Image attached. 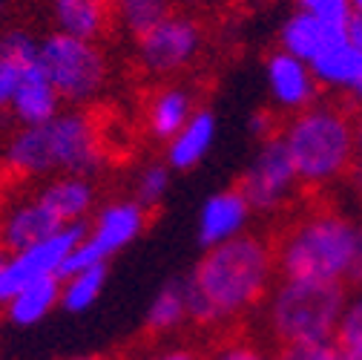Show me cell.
I'll return each instance as SVG.
<instances>
[{
  "label": "cell",
  "instance_id": "obj_31",
  "mask_svg": "<svg viewBox=\"0 0 362 360\" xmlns=\"http://www.w3.org/2000/svg\"><path fill=\"white\" fill-rule=\"evenodd\" d=\"M247 130H250V136H253L259 145L267 142V139H274V136H279V133H276V118H274V113H270V110H256V113H250Z\"/></svg>",
  "mask_w": 362,
  "mask_h": 360
},
{
  "label": "cell",
  "instance_id": "obj_24",
  "mask_svg": "<svg viewBox=\"0 0 362 360\" xmlns=\"http://www.w3.org/2000/svg\"><path fill=\"white\" fill-rule=\"evenodd\" d=\"M104 286H107V265H93V268H83V271H75L64 277L61 305L69 314H81L98 303Z\"/></svg>",
  "mask_w": 362,
  "mask_h": 360
},
{
  "label": "cell",
  "instance_id": "obj_29",
  "mask_svg": "<svg viewBox=\"0 0 362 360\" xmlns=\"http://www.w3.org/2000/svg\"><path fill=\"white\" fill-rule=\"evenodd\" d=\"M299 12H308L313 18H322L331 23H348L351 21V4L348 0H296Z\"/></svg>",
  "mask_w": 362,
  "mask_h": 360
},
{
  "label": "cell",
  "instance_id": "obj_37",
  "mask_svg": "<svg viewBox=\"0 0 362 360\" xmlns=\"http://www.w3.org/2000/svg\"><path fill=\"white\" fill-rule=\"evenodd\" d=\"M204 0H170V6H199Z\"/></svg>",
  "mask_w": 362,
  "mask_h": 360
},
{
  "label": "cell",
  "instance_id": "obj_22",
  "mask_svg": "<svg viewBox=\"0 0 362 360\" xmlns=\"http://www.w3.org/2000/svg\"><path fill=\"white\" fill-rule=\"evenodd\" d=\"M61 286L64 280L61 277H49V280H37L32 286H26L23 291H18L6 305V317L9 323L15 326H35L40 323L43 317L61 305Z\"/></svg>",
  "mask_w": 362,
  "mask_h": 360
},
{
  "label": "cell",
  "instance_id": "obj_27",
  "mask_svg": "<svg viewBox=\"0 0 362 360\" xmlns=\"http://www.w3.org/2000/svg\"><path fill=\"white\" fill-rule=\"evenodd\" d=\"M270 360H342V349L337 340L305 343V346H279Z\"/></svg>",
  "mask_w": 362,
  "mask_h": 360
},
{
  "label": "cell",
  "instance_id": "obj_13",
  "mask_svg": "<svg viewBox=\"0 0 362 360\" xmlns=\"http://www.w3.org/2000/svg\"><path fill=\"white\" fill-rule=\"evenodd\" d=\"M348 26V23H345ZM342 23H331L322 18H313L308 12H293L285 18L282 29H279V43L282 50L305 64H313L320 55H325L328 50H334L337 43H342L345 35Z\"/></svg>",
  "mask_w": 362,
  "mask_h": 360
},
{
  "label": "cell",
  "instance_id": "obj_36",
  "mask_svg": "<svg viewBox=\"0 0 362 360\" xmlns=\"http://www.w3.org/2000/svg\"><path fill=\"white\" fill-rule=\"evenodd\" d=\"M348 4H351V18L362 21V0H348Z\"/></svg>",
  "mask_w": 362,
  "mask_h": 360
},
{
  "label": "cell",
  "instance_id": "obj_9",
  "mask_svg": "<svg viewBox=\"0 0 362 360\" xmlns=\"http://www.w3.org/2000/svg\"><path fill=\"white\" fill-rule=\"evenodd\" d=\"M236 188L242 191L253 213H276L296 196L302 182L279 136L259 145Z\"/></svg>",
  "mask_w": 362,
  "mask_h": 360
},
{
  "label": "cell",
  "instance_id": "obj_8",
  "mask_svg": "<svg viewBox=\"0 0 362 360\" xmlns=\"http://www.w3.org/2000/svg\"><path fill=\"white\" fill-rule=\"evenodd\" d=\"M204 47V29L190 15H167L156 26H150L144 35L135 38V52L139 64L147 75L167 78L185 72Z\"/></svg>",
  "mask_w": 362,
  "mask_h": 360
},
{
  "label": "cell",
  "instance_id": "obj_1",
  "mask_svg": "<svg viewBox=\"0 0 362 360\" xmlns=\"http://www.w3.org/2000/svg\"><path fill=\"white\" fill-rule=\"evenodd\" d=\"M276 274L274 242L259 234L247 231L224 245L207 248L185 280L190 323L224 326L242 317L267 300Z\"/></svg>",
  "mask_w": 362,
  "mask_h": 360
},
{
  "label": "cell",
  "instance_id": "obj_32",
  "mask_svg": "<svg viewBox=\"0 0 362 360\" xmlns=\"http://www.w3.org/2000/svg\"><path fill=\"white\" fill-rule=\"evenodd\" d=\"M354 191L362 193V116L356 118V150H354V167L348 173Z\"/></svg>",
  "mask_w": 362,
  "mask_h": 360
},
{
  "label": "cell",
  "instance_id": "obj_30",
  "mask_svg": "<svg viewBox=\"0 0 362 360\" xmlns=\"http://www.w3.org/2000/svg\"><path fill=\"white\" fill-rule=\"evenodd\" d=\"M210 360H270V357L250 340H228L210 354Z\"/></svg>",
  "mask_w": 362,
  "mask_h": 360
},
{
  "label": "cell",
  "instance_id": "obj_39",
  "mask_svg": "<svg viewBox=\"0 0 362 360\" xmlns=\"http://www.w3.org/2000/svg\"><path fill=\"white\" fill-rule=\"evenodd\" d=\"M6 257H9V254H6L4 248H0V268H4V262H6Z\"/></svg>",
  "mask_w": 362,
  "mask_h": 360
},
{
  "label": "cell",
  "instance_id": "obj_23",
  "mask_svg": "<svg viewBox=\"0 0 362 360\" xmlns=\"http://www.w3.org/2000/svg\"><path fill=\"white\" fill-rule=\"evenodd\" d=\"M187 320H190V308H187L185 280H173V283L161 286L144 314V326L150 334H167Z\"/></svg>",
  "mask_w": 362,
  "mask_h": 360
},
{
  "label": "cell",
  "instance_id": "obj_33",
  "mask_svg": "<svg viewBox=\"0 0 362 360\" xmlns=\"http://www.w3.org/2000/svg\"><path fill=\"white\" fill-rule=\"evenodd\" d=\"M345 35H348V43H351V47H354L356 52H362V21H359V18H351V21H348Z\"/></svg>",
  "mask_w": 362,
  "mask_h": 360
},
{
  "label": "cell",
  "instance_id": "obj_12",
  "mask_svg": "<svg viewBox=\"0 0 362 360\" xmlns=\"http://www.w3.org/2000/svg\"><path fill=\"white\" fill-rule=\"evenodd\" d=\"M250 219H253V208L247 205V199L242 196L239 188H224V191L210 193L202 202L199 216H196L199 245L207 251V248L224 245V242L247 234Z\"/></svg>",
  "mask_w": 362,
  "mask_h": 360
},
{
  "label": "cell",
  "instance_id": "obj_19",
  "mask_svg": "<svg viewBox=\"0 0 362 360\" xmlns=\"http://www.w3.org/2000/svg\"><path fill=\"white\" fill-rule=\"evenodd\" d=\"M216 145V116L210 110H196L193 118L181 127L175 139L167 142V167L170 170H193L202 164Z\"/></svg>",
  "mask_w": 362,
  "mask_h": 360
},
{
  "label": "cell",
  "instance_id": "obj_28",
  "mask_svg": "<svg viewBox=\"0 0 362 360\" xmlns=\"http://www.w3.org/2000/svg\"><path fill=\"white\" fill-rule=\"evenodd\" d=\"M351 340H362V288L348 294L337 332V343H351Z\"/></svg>",
  "mask_w": 362,
  "mask_h": 360
},
{
  "label": "cell",
  "instance_id": "obj_10",
  "mask_svg": "<svg viewBox=\"0 0 362 360\" xmlns=\"http://www.w3.org/2000/svg\"><path fill=\"white\" fill-rule=\"evenodd\" d=\"M86 225H66L64 231H58L55 237L43 240L37 245H29L18 254H9L4 268H0V303H9L18 291H23L26 286L37 283V280H49V277H61L66 259L72 257L75 245L83 240Z\"/></svg>",
  "mask_w": 362,
  "mask_h": 360
},
{
  "label": "cell",
  "instance_id": "obj_38",
  "mask_svg": "<svg viewBox=\"0 0 362 360\" xmlns=\"http://www.w3.org/2000/svg\"><path fill=\"white\" fill-rule=\"evenodd\" d=\"M66 360H110V357H101V354H81V357H66Z\"/></svg>",
  "mask_w": 362,
  "mask_h": 360
},
{
  "label": "cell",
  "instance_id": "obj_25",
  "mask_svg": "<svg viewBox=\"0 0 362 360\" xmlns=\"http://www.w3.org/2000/svg\"><path fill=\"white\" fill-rule=\"evenodd\" d=\"M112 9L115 21L139 38L170 15V0H112Z\"/></svg>",
  "mask_w": 362,
  "mask_h": 360
},
{
  "label": "cell",
  "instance_id": "obj_18",
  "mask_svg": "<svg viewBox=\"0 0 362 360\" xmlns=\"http://www.w3.org/2000/svg\"><path fill=\"white\" fill-rule=\"evenodd\" d=\"M196 113V99L187 86H178V84H170V86H161L147 99V107H144V127L153 139L158 142H170L175 139L181 127H185Z\"/></svg>",
  "mask_w": 362,
  "mask_h": 360
},
{
  "label": "cell",
  "instance_id": "obj_41",
  "mask_svg": "<svg viewBox=\"0 0 362 360\" xmlns=\"http://www.w3.org/2000/svg\"><path fill=\"white\" fill-rule=\"evenodd\" d=\"M0 6H4V0H0Z\"/></svg>",
  "mask_w": 362,
  "mask_h": 360
},
{
  "label": "cell",
  "instance_id": "obj_6",
  "mask_svg": "<svg viewBox=\"0 0 362 360\" xmlns=\"http://www.w3.org/2000/svg\"><path fill=\"white\" fill-rule=\"evenodd\" d=\"M40 67L58 89L61 101L86 104L101 96L110 78V61L101 43L81 40L64 32H52L40 40Z\"/></svg>",
  "mask_w": 362,
  "mask_h": 360
},
{
  "label": "cell",
  "instance_id": "obj_21",
  "mask_svg": "<svg viewBox=\"0 0 362 360\" xmlns=\"http://www.w3.org/2000/svg\"><path fill=\"white\" fill-rule=\"evenodd\" d=\"M308 67L313 69V78L320 84V89H331V93L351 96L356 84L362 81V52L351 47L348 38Z\"/></svg>",
  "mask_w": 362,
  "mask_h": 360
},
{
  "label": "cell",
  "instance_id": "obj_7",
  "mask_svg": "<svg viewBox=\"0 0 362 360\" xmlns=\"http://www.w3.org/2000/svg\"><path fill=\"white\" fill-rule=\"evenodd\" d=\"M147 222H150V210L141 208L135 199H115L104 205L95 213V222L86 228L83 240L75 245L72 257L66 259L61 280L75 271H83V268L107 265L118 251H124L144 234Z\"/></svg>",
  "mask_w": 362,
  "mask_h": 360
},
{
  "label": "cell",
  "instance_id": "obj_15",
  "mask_svg": "<svg viewBox=\"0 0 362 360\" xmlns=\"http://www.w3.org/2000/svg\"><path fill=\"white\" fill-rule=\"evenodd\" d=\"M55 32L98 43L115 23L112 0H52Z\"/></svg>",
  "mask_w": 362,
  "mask_h": 360
},
{
  "label": "cell",
  "instance_id": "obj_4",
  "mask_svg": "<svg viewBox=\"0 0 362 360\" xmlns=\"http://www.w3.org/2000/svg\"><path fill=\"white\" fill-rule=\"evenodd\" d=\"M279 139L302 188H328L354 167L356 121L345 107L316 101L308 110L288 116Z\"/></svg>",
  "mask_w": 362,
  "mask_h": 360
},
{
  "label": "cell",
  "instance_id": "obj_2",
  "mask_svg": "<svg viewBox=\"0 0 362 360\" xmlns=\"http://www.w3.org/2000/svg\"><path fill=\"white\" fill-rule=\"evenodd\" d=\"M276 271L282 280H310L345 286L359 280L362 225L331 208L293 219L274 242Z\"/></svg>",
  "mask_w": 362,
  "mask_h": 360
},
{
  "label": "cell",
  "instance_id": "obj_20",
  "mask_svg": "<svg viewBox=\"0 0 362 360\" xmlns=\"http://www.w3.org/2000/svg\"><path fill=\"white\" fill-rule=\"evenodd\" d=\"M40 40H35L23 29H9L0 35V110H9L15 89L23 78V72L37 64Z\"/></svg>",
  "mask_w": 362,
  "mask_h": 360
},
{
  "label": "cell",
  "instance_id": "obj_26",
  "mask_svg": "<svg viewBox=\"0 0 362 360\" xmlns=\"http://www.w3.org/2000/svg\"><path fill=\"white\" fill-rule=\"evenodd\" d=\"M167 191H170V167L153 162V164H144L139 170V176H135V193H132V199L139 202L141 208L153 210V208H158L164 202Z\"/></svg>",
  "mask_w": 362,
  "mask_h": 360
},
{
  "label": "cell",
  "instance_id": "obj_17",
  "mask_svg": "<svg viewBox=\"0 0 362 360\" xmlns=\"http://www.w3.org/2000/svg\"><path fill=\"white\" fill-rule=\"evenodd\" d=\"M9 110L23 127L47 124L61 113V96H58V89L52 86V81L47 78V72H43L40 58H37V64H32L23 72Z\"/></svg>",
  "mask_w": 362,
  "mask_h": 360
},
{
  "label": "cell",
  "instance_id": "obj_40",
  "mask_svg": "<svg viewBox=\"0 0 362 360\" xmlns=\"http://www.w3.org/2000/svg\"><path fill=\"white\" fill-rule=\"evenodd\" d=\"M359 280H362V268H359Z\"/></svg>",
  "mask_w": 362,
  "mask_h": 360
},
{
  "label": "cell",
  "instance_id": "obj_5",
  "mask_svg": "<svg viewBox=\"0 0 362 360\" xmlns=\"http://www.w3.org/2000/svg\"><path fill=\"white\" fill-rule=\"evenodd\" d=\"M345 300V286L279 277L264 300V320L279 346L337 340Z\"/></svg>",
  "mask_w": 362,
  "mask_h": 360
},
{
  "label": "cell",
  "instance_id": "obj_11",
  "mask_svg": "<svg viewBox=\"0 0 362 360\" xmlns=\"http://www.w3.org/2000/svg\"><path fill=\"white\" fill-rule=\"evenodd\" d=\"M264 86H267L270 101L276 104V110L288 116L308 110L310 104H316V96H320V84L313 78V69L305 61L288 55L285 50H276L274 55H267Z\"/></svg>",
  "mask_w": 362,
  "mask_h": 360
},
{
  "label": "cell",
  "instance_id": "obj_35",
  "mask_svg": "<svg viewBox=\"0 0 362 360\" xmlns=\"http://www.w3.org/2000/svg\"><path fill=\"white\" fill-rule=\"evenodd\" d=\"M153 360H196V357L190 351H185V349H173V351H164V354H158Z\"/></svg>",
  "mask_w": 362,
  "mask_h": 360
},
{
  "label": "cell",
  "instance_id": "obj_3",
  "mask_svg": "<svg viewBox=\"0 0 362 360\" xmlns=\"http://www.w3.org/2000/svg\"><path fill=\"white\" fill-rule=\"evenodd\" d=\"M4 164L15 176H95L107 164V145L95 118L83 110L58 113L52 121L23 127L9 139Z\"/></svg>",
  "mask_w": 362,
  "mask_h": 360
},
{
  "label": "cell",
  "instance_id": "obj_16",
  "mask_svg": "<svg viewBox=\"0 0 362 360\" xmlns=\"http://www.w3.org/2000/svg\"><path fill=\"white\" fill-rule=\"evenodd\" d=\"M64 228L66 225H61L35 196V199L18 205L4 219V225H0V248H4L6 254H18V251H23L29 245H37L43 240L55 237Z\"/></svg>",
  "mask_w": 362,
  "mask_h": 360
},
{
  "label": "cell",
  "instance_id": "obj_14",
  "mask_svg": "<svg viewBox=\"0 0 362 360\" xmlns=\"http://www.w3.org/2000/svg\"><path fill=\"white\" fill-rule=\"evenodd\" d=\"M37 202L47 208L61 225H81L83 216L93 213L95 185H93V179H86V176L61 173L37 191Z\"/></svg>",
  "mask_w": 362,
  "mask_h": 360
},
{
  "label": "cell",
  "instance_id": "obj_34",
  "mask_svg": "<svg viewBox=\"0 0 362 360\" xmlns=\"http://www.w3.org/2000/svg\"><path fill=\"white\" fill-rule=\"evenodd\" d=\"M339 349H342V360H362V340L339 343Z\"/></svg>",
  "mask_w": 362,
  "mask_h": 360
}]
</instances>
